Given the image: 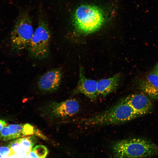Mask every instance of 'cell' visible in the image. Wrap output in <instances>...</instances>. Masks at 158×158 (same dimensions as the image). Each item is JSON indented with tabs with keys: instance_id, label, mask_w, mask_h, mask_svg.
<instances>
[{
	"instance_id": "obj_18",
	"label": "cell",
	"mask_w": 158,
	"mask_h": 158,
	"mask_svg": "<svg viewBox=\"0 0 158 158\" xmlns=\"http://www.w3.org/2000/svg\"><path fill=\"white\" fill-rule=\"evenodd\" d=\"M153 72L158 75V63L155 67Z\"/></svg>"
},
{
	"instance_id": "obj_16",
	"label": "cell",
	"mask_w": 158,
	"mask_h": 158,
	"mask_svg": "<svg viewBox=\"0 0 158 158\" xmlns=\"http://www.w3.org/2000/svg\"><path fill=\"white\" fill-rule=\"evenodd\" d=\"M0 139L3 141L10 140L8 126H6L0 131Z\"/></svg>"
},
{
	"instance_id": "obj_10",
	"label": "cell",
	"mask_w": 158,
	"mask_h": 158,
	"mask_svg": "<svg viewBox=\"0 0 158 158\" xmlns=\"http://www.w3.org/2000/svg\"><path fill=\"white\" fill-rule=\"evenodd\" d=\"M140 88L152 98L158 100V75L153 72L147 75L140 81Z\"/></svg>"
},
{
	"instance_id": "obj_15",
	"label": "cell",
	"mask_w": 158,
	"mask_h": 158,
	"mask_svg": "<svg viewBox=\"0 0 158 158\" xmlns=\"http://www.w3.org/2000/svg\"><path fill=\"white\" fill-rule=\"evenodd\" d=\"M11 148L9 147H0V157H17Z\"/></svg>"
},
{
	"instance_id": "obj_1",
	"label": "cell",
	"mask_w": 158,
	"mask_h": 158,
	"mask_svg": "<svg viewBox=\"0 0 158 158\" xmlns=\"http://www.w3.org/2000/svg\"><path fill=\"white\" fill-rule=\"evenodd\" d=\"M104 20V13L99 7L81 5L75 9L72 18L74 34L83 35L94 32L101 27Z\"/></svg>"
},
{
	"instance_id": "obj_12",
	"label": "cell",
	"mask_w": 158,
	"mask_h": 158,
	"mask_svg": "<svg viewBox=\"0 0 158 158\" xmlns=\"http://www.w3.org/2000/svg\"><path fill=\"white\" fill-rule=\"evenodd\" d=\"M17 139L26 157L27 154L36 142L35 136H27Z\"/></svg>"
},
{
	"instance_id": "obj_3",
	"label": "cell",
	"mask_w": 158,
	"mask_h": 158,
	"mask_svg": "<svg viewBox=\"0 0 158 158\" xmlns=\"http://www.w3.org/2000/svg\"><path fill=\"white\" fill-rule=\"evenodd\" d=\"M111 150L114 157H147L158 154V145L146 140L132 138L115 142Z\"/></svg>"
},
{
	"instance_id": "obj_2",
	"label": "cell",
	"mask_w": 158,
	"mask_h": 158,
	"mask_svg": "<svg viewBox=\"0 0 158 158\" xmlns=\"http://www.w3.org/2000/svg\"><path fill=\"white\" fill-rule=\"evenodd\" d=\"M140 116L123 99L109 109L83 121L88 126H102L125 123Z\"/></svg>"
},
{
	"instance_id": "obj_6",
	"label": "cell",
	"mask_w": 158,
	"mask_h": 158,
	"mask_svg": "<svg viewBox=\"0 0 158 158\" xmlns=\"http://www.w3.org/2000/svg\"><path fill=\"white\" fill-rule=\"evenodd\" d=\"M63 74L60 68H54L45 72L37 81L38 89L45 93L51 92L57 90L61 85Z\"/></svg>"
},
{
	"instance_id": "obj_5",
	"label": "cell",
	"mask_w": 158,
	"mask_h": 158,
	"mask_svg": "<svg viewBox=\"0 0 158 158\" xmlns=\"http://www.w3.org/2000/svg\"><path fill=\"white\" fill-rule=\"evenodd\" d=\"M51 39V34L47 23L40 19L27 49L29 56L38 60L47 58L50 54Z\"/></svg>"
},
{
	"instance_id": "obj_7",
	"label": "cell",
	"mask_w": 158,
	"mask_h": 158,
	"mask_svg": "<svg viewBox=\"0 0 158 158\" xmlns=\"http://www.w3.org/2000/svg\"><path fill=\"white\" fill-rule=\"evenodd\" d=\"M97 84V81L85 77L83 68L80 64L78 82L72 92L74 94H83L90 99L95 100L98 96Z\"/></svg>"
},
{
	"instance_id": "obj_13",
	"label": "cell",
	"mask_w": 158,
	"mask_h": 158,
	"mask_svg": "<svg viewBox=\"0 0 158 158\" xmlns=\"http://www.w3.org/2000/svg\"><path fill=\"white\" fill-rule=\"evenodd\" d=\"M24 124H11L8 126L10 140L25 136Z\"/></svg>"
},
{
	"instance_id": "obj_11",
	"label": "cell",
	"mask_w": 158,
	"mask_h": 158,
	"mask_svg": "<svg viewBox=\"0 0 158 158\" xmlns=\"http://www.w3.org/2000/svg\"><path fill=\"white\" fill-rule=\"evenodd\" d=\"M121 77V74L118 73L110 78L97 81L98 96L104 97L115 90L119 84Z\"/></svg>"
},
{
	"instance_id": "obj_14",
	"label": "cell",
	"mask_w": 158,
	"mask_h": 158,
	"mask_svg": "<svg viewBox=\"0 0 158 158\" xmlns=\"http://www.w3.org/2000/svg\"><path fill=\"white\" fill-rule=\"evenodd\" d=\"M32 150L35 152L38 158H45L48 153L47 148L42 145H37Z\"/></svg>"
},
{
	"instance_id": "obj_17",
	"label": "cell",
	"mask_w": 158,
	"mask_h": 158,
	"mask_svg": "<svg viewBox=\"0 0 158 158\" xmlns=\"http://www.w3.org/2000/svg\"><path fill=\"white\" fill-rule=\"evenodd\" d=\"M6 123L5 121L0 120V131L5 126H6Z\"/></svg>"
},
{
	"instance_id": "obj_9",
	"label": "cell",
	"mask_w": 158,
	"mask_h": 158,
	"mask_svg": "<svg viewBox=\"0 0 158 158\" xmlns=\"http://www.w3.org/2000/svg\"><path fill=\"white\" fill-rule=\"evenodd\" d=\"M123 99L140 116L148 113L152 108V104L150 99L142 93L132 94Z\"/></svg>"
},
{
	"instance_id": "obj_4",
	"label": "cell",
	"mask_w": 158,
	"mask_h": 158,
	"mask_svg": "<svg viewBox=\"0 0 158 158\" xmlns=\"http://www.w3.org/2000/svg\"><path fill=\"white\" fill-rule=\"evenodd\" d=\"M34 30L31 18L27 12L21 13L18 18L11 32V50L17 53L27 49Z\"/></svg>"
},
{
	"instance_id": "obj_8",
	"label": "cell",
	"mask_w": 158,
	"mask_h": 158,
	"mask_svg": "<svg viewBox=\"0 0 158 158\" xmlns=\"http://www.w3.org/2000/svg\"><path fill=\"white\" fill-rule=\"evenodd\" d=\"M49 107L52 116L56 118H63L76 114L79 111L80 105L76 100L70 99L60 103L53 102Z\"/></svg>"
}]
</instances>
